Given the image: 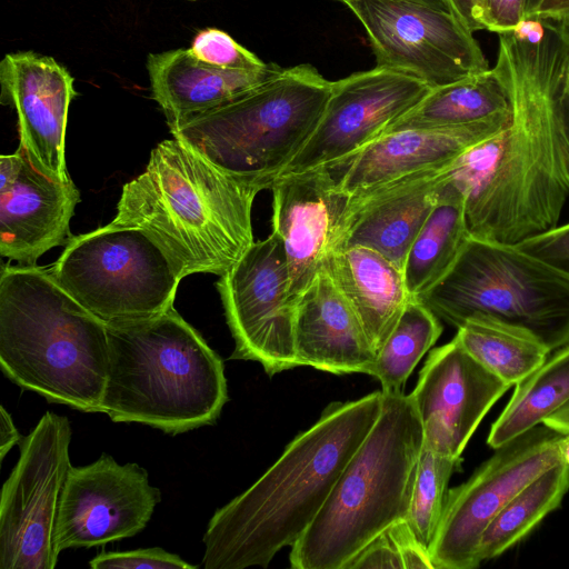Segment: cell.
<instances>
[{
	"mask_svg": "<svg viewBox=\"0 0 569 569\" xmlns=\"http://www.w3.org/2000/svg\"><path fill=\"white\" fill-rule=\"evenodd\" d=\"M561 24L547 20L539 42L499 34L493 69L511 102V121L488 179L465 201L470 237L516 246L558 226L569 193L558 149L553 84Z\"/></svg>",
	"mask_w": 569,
	"mask_h": 569,
	"instance_id": "obj_1",
	"label": "cell"
},
{
	"mask_svg": "<svg viewBox=\"0 0 569 569\" xmlns=\"http://www.w3.org/2000/svg\"><path fill=\"white\" fill-rule=\"evenodd\" d=\"M382 409V391L329 403L244 492L217 509L203 536L204 569L268 567L312 523Z\"/></svg>",
	"mask_w": 569,
	"mask_h": 569,
	"instance_id": "obj_2",
	"label": "cell"
},
{
	"mask_svg": "<svg viewBox=\"0 0 569 569\" xmlns=\"http://www.w3.org/2000/svg\"><path fill=\"white\" fill-rule=\"evenodd\" d=\"M262 191L216 167L187 143L168 139L122 187L111 221L144 231L177 274L222 276L252 246L251 211Z\"/></svg>",
	"mask_w": 569,
	"mask_h": 569,
	"instance_id": "obj_3",
	"label": "cell"
},
{
	"mask_svg": "<svg viewBox=\"0 0 569 569\" xmlns=\"http://www.w3.org/2000/svg\"><path fill=\"white\" fill-rule=\"evenodd\" d=\"M108 361L107 323L50 267L2 264L0 367L8 379L49 402L100 412Z\"/></svg>",
	"mask_w": 569,
	"mask_h": 569,
	"instance_id": "obj_4",
	"label": "cell"
},
{
	"mask_svg": "<svg viewBox=\"0 0 569 569\" xmlns=\"http://www.w3.org/2000/svg\"><path fill=\"white\" fill-rule=\"evenodd\" d=\"M109 361L100 412L178 435L213 425L228 401L221 358L172 307L107 323Z\"/></svg>",
	"mask_w": 569,
	"mask_h": 569,
	"instance_id": "obj_5",
	"label": "cell"
},
{
	"mask_svg": "<svg viewBox=\"0 0 569 569\" xmlns=\"http://www.w3.org/2000/svg\"><path fill=\"white\" fill-rule=\"evenodd\" d=\"M422 447L423 428L410 393L382 392L380 416L291 547V567L343 569L380 532L406 520Z\"/></svg>",
	"mask_w": 569,
	"mask_h": 569,
	"instance_id": "obj_6",
	"label": "cell"
},
{
	"mask_svg": "<svg viewBox=\"0 0 569 569\" xmlns=\"http://www.w3.org/2000/svg\"><path fill=\"white\" fill-rule=\"evenodd\" d=\"M332 81L310 64L280 68L237 98L170 127L219 169L271 189L316 129Z\"/></svg>",
	"mask_w": 569,
	"mask_h": 569,
	"instance_id": "obj_7",
	"label": "cell"
},
{
	"mask_svg": "<svg viewBox=\"0 0 569 569\" xmlns=\"http://www.w3.org/2000/svg\"><path fill=\"white\" fill-rule=\"evenodd\" d=\"M417 298L456 328L483 318L531 333L551 352L569 343V280L516 246L469 237Z\"/></svg>",
	"mask_w": 569,
	"mask_h": 569,
	"instance_id": "obj_8",
	"label": "cell"
},
{
	"mask_svg": "<svg viewBox=\"0 0 569 569\" xmlns=\"http://www.w3.org/2000/svg\"><path fill=\"white\" fill-rule=\"evenodd\" d=\"M50 270L106 323L146 318L173 306L182 280L141 229L110 222L71 237Z\"/></svg>",
	"mask_w": 569,
	"mask_h": 569,
	"instance_id": "obj_9",
	"label": "cell"
},
{
	"mask_svg": "<svg viewBox=\"0 0 569 569\" xmlns=\"http://www.w3.org/2000/svg\"><path fill=\"white\" fill-rule=\"evenodd\" d=\"M71 426L47 411L20 443L0 496V569H53L54 528L71 467Z\"/></svg>",
	"mask_w": 569,
	"mask_h": 569,
	"instance_id": "obj_10",
	"label": "cell"
},
{
	"mask_svg": "<svg viewBox=\"0 0 569 569\" xmlns=\"http://www.w3.org/2000/svg\"><path fill=\"white\" fill-rule=\"evenodd\" d=\"M562 433L545 423L495 449L463 483L448 489L429 553L435 569H473L491 520L529 482L560 462Z\"/></svg>",
	"mask_w": 569,
	"mask_h": 569,
	"instance_id": "obj_11",
	"label": "cell"
},
{
	"mask_svg": "<svg viewBox=\"0 0 569 569\" xmlns=\"http://www.w3.org/2000/svg\"><path fill=\"white\" fill-rule=\"evenodd\" d=\"M362 23L377 67L446 86L489 69L462 22L449 11L410 0H345Z\"/></svg>",
	"mask_w": 569,
	"mask_h": 569,
	"instance_id": "obj_12",
	"label": "cell"
},
{
	"mask_svg": "<svg viewBox=\"0 0 569 569\" xmlns=\"http://www.w3.org/2000/svg\"><path fill=\"white\" fill-rule=\"evenodd\" d=\"M216 283L234 339L230 359L259 362L270 377L300 367L295 348L296 302L281 238L254 241Z\"/></svg>",
	"mask_w": 569,
	"mask_h": 569,
	"instance_id": "obj_13",
	"label": "cell"
},
{
	"mask_svg": "<svg viewBox=\"0 0 569 569\" xmlns=\"http://www.w3.org/2000/svg\"><path fill=\"white\" fill-rule=\"evenodd\" d=\"M430 89L412 74L377 66L333 81L316 129L282 174L346 161L382 136Z\"/></svg>",
	"mask_w": 569,
	"mask_h": 569,
	"instance_id": "obj_14",
	"label": "cell"
},
{
	"mask_svg": "<svg viewBox=\"0 0 569 569\" xmlns=\"http://www.w3.org/2000/svg\"><path fill=\"white\" fill-rule=\"evenodd\" d=\"M160 501V490L134 462L120 465L103 453L90 465L71 466L56 520V549L60 553L132 537L147 526Z\"/></svg>",
	"mask_w": 569,
	"mask_h": 569,
	"instance_id": "obj_15",
	"label": "cell"
},
{
	"mask_svg": "<svg viewBox=\"0 0 569 569\" xmlns=\"http://www.w3.org/2000/svg\"><path fill=\"white\" fill-rule=\"evenodd\" d=\"M509 385L453 338L430 351L410 393L423 428V447L460 459L476 429Z\"/></svg>",
	"mask_w": 569,
	"mask_h": 569,
	"instance_id": "obj_16",
	"label": "cell"
},
{
	"mask_svg": "<svg viewBox=\"0 0 569 569\" xmlns=\"http://www.w3.org/2000/svg\"><path fill=\"white\" fill-rule=\"evenodd\" d=\"M80 192L72 179L40 170L19 144L0 157V254L36 264L50 249L71 239L70 221Z\"/></svg>",
	"mask_w": 569,
	"mask_h": 569,
	"instance_id": "obj_17",
	"label": "cell"
},
{
	"mask_svg": "<svg viewBox=\"0 0 569 569\" xmlns=\"http://www.w3.org/2000/svg\"><path fill=\"white\" fill-rule=\"evenodd\" d=\"M272 191V227L282 240L291 298L298 297L323 269L332 251L350 196L331 168L320 166L281 174Z\"/></svg>",
	"mask_w": 569,
	"mask_h": 569,
	"instance_id": "obj_18",
	"label": "cell"
},
{
	"mask_svg": "<svg viewBox=\"0 0 569 569\" xmlns=\"http://www.w3.org/2000/svg\"><path fill=\"white\" fill-rule=\"evenodd\" d=\"M73 82L62 64L33 51L7 53L0 62V102L16 110L19 144L40 170L64 181L71 179L66 130Z\"/></svg>",
	"mask_w": 569,
	"mask_h": 569,
	"instance_id": "obj_19",
	"label": "cell"
},
{
	"mask_svg": "<svg viewBox=\"0 0 569 569\" xmlns=\"http://www.w3.org/2000/svg\"><path fill=\"white\" fill-rule=\"evenodd\" d=\"M450 163L350 196L332 250L368 247L402 270L411 243L439 200Z\"/></svg>",
	"mask_w": 569,
	"mask_h": 569,
	"instance_id": "obj_20",
	"label": "cell"
},
{
	"mask_svg": "<svg viewBox=\"0 0 569 569\" xmlns=\"http://www.w3.org/2000/svg\"><path fill=\"white\" fill-rule=\"evenodd\" d=\"M510 121L508 114L462 126L388 132L331 169L340 172L336 174L340 188L355 196L408 173L446 166L506 130Z\"/></svg>",
	"mask_w": 569,
	"mask_h": 569,
	"instance_id": "obj_21",
	"label": "cell"
},
{
	"mask_svg": "<svg viewBox=\"0 0 569 569\" xmlns=\"http://www.w3.org/2000/svg\"><path fill=\"white\" fill-rule=\"evenodd\" d=\"M295 348L300 366L333 375H368L377 360L359 318L325 269L297 299Z\"/></svg>",
	"mask_w": 569,
	"mask_h": 569,
	"instance_id": "obj_22",
	"label": "cell"
},
{
	"mask_svg": "<svg viewBox=\"0 0 569 569\" xmlns=\"http://www.w3.org/2000/svg\"><path fill=\"white\" fill-rule=\"evenodd\" d=\"M279 69L273 63L258 71L219 69L198 60L189 48L147 58L151 97L169 128L237 98Z\"/></svg>",
	"mask_w": 569,
	"mask_h": 569,
	"instance_id": "obj_23",
	"label": "cell"
},
{
	"mask_svg": "<svg viewBox=\"0 0 569 569\" xmlns=\"http://www.w3.org/2000/svg\"><path fill=\"white\" fill-rule=\"evenodd\" d=\"M323 269L356 312L378 356L412 298L402 270L363 246L332 250Z\"/></svg>",
	"mask_w": 569,
	"mask_h": 569,
	"instance_id": "obj_24",
	"label": "cell"
},
{
	"mask_svg": "<svg viewBox=\"0 0 569 569\" xmlns=\"http://www.w3.org/2000/svg\"><path fill=\"white\" fill-rule=\"evenodd\" d=\"M511 114L508 91L493 68L431 88L411 110L383 132L453 127Z\"/></svg>",
	"mask_w": 569,
	"mask_h": 569,
	"instance_id": "obj_25",
	"label": "cell"
},
{
	"mask_svg": "<svg viewBox=\"0 0 569 569\" xmlns=\"http://www.w3.org/2000/svg\"><path fill=\"white\" fill-rule=\"evenodd\" d=\"M445 182L403 263L405 283L412 298L428 291L449 271L470 237L465 198Z\"/></svg>",
	"mask_w": 569,
	"mask_h": 569,
	"instance_id": "obj_26",
	"label": "cell"
},
{
	"mask_svg": "<svg viewBox=\"0 0 569 569\" xmlns=\"http://www.w3.org/2000/svg\"><path fill=\"white\" fill-rule=\"evenodd\" d=\"M569 401V343L552 351L532 373L516 385L492 423L487 443L497 449L529 431Z\"/></svg>",
	"mask_w": 569,
	"mask_h": 569,
	"instance_id": "obj_27",
	"label": "cell"
},
{
	"mask_svg": "<svg viewBox=\"0 0 569 569\" xmlns=\"http://www.w3.org/2000/svg\"><path fill=\"white\" fill-rule=\"evenodd\" d=\"M568 490L569 467L561 461L529 482L485 529L478 547L479 561L493 559L520 542L560 506Z\"/></svg>",
	"mask_w": 569,
	"mask_h": 569,
	"instance_id": "obj_28",
	"label": "cell"
},
{
	"mask_svg": "<svg viewBox=\"0 0 569 569\" xmlns=\"http://www.w3.org/2000/svg\"><path fill=\"white\" fill-rule=\"evenodd\" d=\"M455 338L483 367L507 385L516 386L551 351L531 333L490 319H471L457 328Z\"/></svg>",
	"mask_w": 569,
	"mask_h": 569,
	"instance_id": "obj_29",
	"label": "cell"
},
{
	"mask_svg": "<svg viewBox=\"0 0 569 569\" xmlns=\"http://www.w3.org/2000/svg\"><path fill=\"white\" fill-rule=\"evenodd\" d=\"M441 332L440 319L418 298H411L368 375L379 380L382 392L403 391L412 370Z\"/></svg>",
	"mask_w": 569,
	"mask_h": 569,
	"instance_id": "obj_30",
	"label": "cell"
},
{
	"mask_svg": "<svg viewBox=\"0 0 569 569\" xmlns=\"http://www.w3.org/2000/svg\"><path fill=\"white\" fill-rule=\"evenodd\" d=\"M460 462L461 458H451L422 447L406 521L428 551L441 519L449 480Z\"/></svg>",
	"mask_w": 569,
	"mask_h": 569,
	"instance_id": "obj_31",
	"label": "cell"
},
{
	"mask_svg": "<svg viewBox=\"0 0 569 569\" xmlns=\"http://www.w3.org/2000/svg\"><path fill=\"white\" fill-rule=\"evenodd\" d=\"M365 568L435 569L428 549L417 540L406 520L389 526L343 567Z\"/></svg>",
	"mask_w": 569,
	"mask_h": 569,
	"instance_id": "obj_32",
	"label": "cell"
},
{
	"mask_svg": "<svg viewBox=\"0 0 569 569\" xmlns=\"http://www.w3.org/2000/svg\"><path fill=\"white\" fill-rule=\"evenodd\" d=\"M189 49L198 60L219 69L258 71L268 66L227 32L216 28L199 31Z\"/></svg>",
	"mask_w": 569,
	"mask_h": 569,
	"instance_id": "obj_33",
	"label": "cell"
},
{
	"mask_svg": "<svg viewBox=\"0 0 569 569\" xmlns=\"http://www.w3.org/2000/svg\"><path fill=\"white\" fill-rule=\"evenodd\" d=\"M553 116L558 149L569 186V26L563 24L553 84Z\"/></svg>",
	"mask_w": 569,
	"mask_h": 569,
	"instance_id": "obj_34",
	"label": "cell"
},
{
	"mask_svg": "<svg viewBox=\"0 0 569 569\" xmlns=\"http://www.w3.org/2000/svg\"><path fill=\"white\" fill-rule=\"evenodd\" d=\"M92 569H197L176 553L162 548H143L128 551H109L97 555L89 561Z\"/></svg>",
	"mask_w": 569,
	"mask_h": 569,
	"instance_id": "obj_35",
	"label": "cell"
},
{
	"mask_svg": "<svg viewBox=\"0 0 569 569\" xmlns=\"http://www.w3.org/2000/svg\"><path fill=\"white\" fill-rule=\"evenodd\" d=\"M516 247L569 280V223L526 239Z\"/></svg>",
	"mask_w": 569,
	"mask_h": 569,
	"instance_id": "obj_36",
	"label": "cell"
},
{
	"mask_svg": "<svg viewBox=\"0 0 569 569\" xmlns=\"http://www.w3.org/2000/svg\"><path fill=\"white\" fill-rule=\"evenodd\" d=\"M527 0H478L473 19L478 30L506 33L525 19Z\"/></svg>",
	"mask_w": 569,
	"mask_h": 569,
	"instance_id": "obj_37",
	"label": "cell"
},
{
	"mask_svg": "<svg viewBox=\"0 0 569 569\" xmlns=\"http://www.w3.org/2000/svg\"><path fill=\"white\" fill-rule=\"evenodd\" d=\"M529 18L569 26V0H541Z\"/></svg>",
	"mask_w": 569,
	"mask_h": 569,
	"instance_id": "obj_38",
	"label": "cell"
},
{
	"mask_svg": "<svg viewBox=\"0 0 569 569\" xmlns=\"http://www.w3.org/2000/svg\"><path fill=\"white\" fill-rule=\"evenodd\" d=\"M21 436L3 406L0 408V459L1 461L13 446L20 443Z\"/></svg>",
	"mask_w": 569,
	"mask_h": 569,
	"instance_id": "obj_39",
	"label": "cell"
},
{
	"mask_svg": "<svg viewBox=\"0 0 569 569\" xmlns=\"http://www.w3.org/2000/svg\"><path fill=\"white\" fill-rule=\"evenodd\" d=\"M478 0H449L452 13L462 22V24L471 32L478 30L473 19V11Z\"/></svg>",
	"mask_w": 569,
	"mask_h": 569,
	"instance_id": "obj_40",
	"label": "cell"
},
{
	"mask_svg": "<svg viewBox=\"0 0 569 569\" xmlns=\"http://www.w3.org/2000/svg\"><path fill=\"white\" fill-rule=\"evenodd\" d=\"M559 433L569 432V401L542 422Z\"/></svg>",
	"mask_w": 569,
	"mask_h": 569,
	"instance_id": "obj_41",
	"label": "cell"
},
{
	"mask_svg": "<svg viewBox=\"0 0 569 569\" xmlns=\"http://www.w3.org/2000/svg\"><path fill=\"white\" fill-rule=\"evenodd\" d=\"M560 461L569 467V432L562 433L558 440Z\"/></svg>",
	"mask_w": 569,
	"mask_h": 569,
	"instance_id": "obj_42",
	"label": "cell"
},
{
	"mask_svg": "<svg viewBox=\"0 0 569 569\" xmlns=\"http://www.w3.org/2000/svg\"><path fill=\"white\" fill-rule=\"evenodd\" d=\"M338 1L343 2L345 0H338ZM410 1H416V2L423 3L429 7L439 9V10L452 12L449 0H410Z\"/></svg>",
	"mask_w": 569,
	"mask_h": 569,
	"instance_id": "obj_43",
	"label": "cell"
},
{
	"mask_svg": "<svg viewBox=\"0 0 569 569\" xmlns=\"http://www.w3.org/2000/svg\"><path fill=\"white\" fill-rule=\"evenodd\" d=\"M541 0H527L525 18H529Z\"/></svg>",
	"mask_w": 569,
	"mask_h": 569,
	"instance_id": "obj_44",
	"label": "cell"
}]
</instances>
